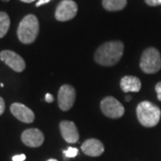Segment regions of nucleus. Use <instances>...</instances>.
Here are the masks:
<instances>
[{
    "mask_svg": "<svg viewBox=\"0 0 161 161\" xmlns=\"http://www.w3.org/2000/svg\"><path fill=\"white\" fill-rule=\"evenodd\" d=\"M0 59L14 71L21 73L25 69V62L17 53L11 50H3L0 52Z\"/></svg>",
    "mask_w": 161,
    "mask_h": 161,
    "instance_id": "nucleus-8",
    "label": "nucleus"
},
{
    "mask_svg": "<svg viewBox=\"0 0 161 161\" xmlns=\"http://www.w3.org/2000/svg\"><path fill=\"white\" fill-rule=\"evenodd\" d=\"M76 92L75 88L69 84H64L59 89L58 95V107L63 111L69 110L75 104Z\"/></svg>",
    "mask_w": 161,
    "mask_h": 161,
    "instance_id": "nucleus-7",
    "label": "nucleus"
},
{
    "mask_svg": "<svg viewBox=\"0 0 161 161\" xmlns=\"http://www.w3.org/2000/svg\"><path fill=\"white\" fill-rule=\"evenodd\" d=\"M40 31L39 20L34 14H28L23 18L17 29L19 40L23 44H31L37 39Z\"/></svg>",
    "mask_w": 161,
    "mask_h": 161,
    "instance_id": "nucleus-2",
    "label": "nucleus"
},
{
    "mask_svg": "<svg viewBox=\"0 0 161 161\" xmlns=\"http://www.w3.org/2000/svg\"><path fill=\"white\" fill-rule=\"evenodd\" d=\"M64 154L67 158H75V156L78 154V150L76 148H72L70 147L66 151H64Z\"/></svg>",
    "mask_w": 161,
    "mask_h": 161,
    "instance_id": "nucleus-16",
    "label": "nucleus"
},
{
    "mask_svg": "<svg viewBox=\"0 0 161 161\" xmlns=\"http://www.w3.org/2000/svg\"><path fill=\"white\" fill-rule=\"evenodd\" d=\"M120 87L124 92H138L142 89V82L135 76L126 75L121 79Z\"/></svg>",
    "mask_w": 161,
    "mask_h": 161,
    "instance_id": "nucleus-13",
    "label": "nucleus"
},
{
    "mask_svg": "<svg viewBox=\"0 0 161 161\" xmlns=\"http://www.w3.org/2000/svg\"><path fill=\"white\" fill-rule=\"evenodd\" d=\"M50 0H39L38 3L36 4V6H40L41 5H45L47 3H48Z\"/></svg>",
    "mask_w": 161,
    "mask_h": 161,
    "instance_id": "nucleus-22",
    "label": "nucleus"
},
{
    "mask_svg": "<svg viewBox=\"0 0 161 161\" xmlns=\"http://www.w3.org/2000/svg\"><path fill=\"white\" fill-rule=\"evenodd\" d=\"M124 54V44L119 40L102 44L94 55L95 61L103 66H112L119 62Z\"/></svg>",
    "mask_w": 161,
    "mask_h": 161,
    "instance_id": "nucleus-1",
    "label": "nucleus"
},
{
    "mask_svg": "<svg viewBox=\"0 0 161 161\" xmlns=\"http://www.w3.org/2000/svg\"><path fill=\"white\" fill-rule=\"evenodd\" d=\"M103 143L97 139H89L81 145V150L90 157H98L104 152Z\"/></svg>",
    "mask_w": 161,
    "mask_h": 161,
    "instance_id": "nucleus-12",
    "label": "nucleus"
},
{
    "mask_svg": "<svg viewBox=\"0 0 161 161\" xmlns=\"http://www.w3.org/2000/svg\"><path fill=\"white\" fill-rule=\"evenodd\" d=\"M22 2H24V3H31V2H33L35 0H21Z\"/></svg>",
    "mask_w": 161,
    "mask_h": 161,
    "instance_id": "nucleus-23",
    "label": "nucleus"
},
{
    "mask_svg": "<svg viewBox=\"0 0 161 161\" xmlns=\"http://www.w3.org/2000/svg\"><path fill=\"white\" fill-rule=\"evenodd\" d=\"M10 27V18L5 12H0V38H4Z\"/></svg>",
    "mask_w": 161,
    "mask_h": 161,
    "instance_id": "nucleus-15",
    "label": "nucleus"
},
{
    "mask_svg": "<svg viewBox=\"0 0 161 161\" xmlns=\"http://www.w3.org/2000/svg\"><path fill=\"white\" fill-rule=\"evenodd\" d=\"M26 158V156L24 154H20V155H15L13 157V161H24Z\"/></svg>",
    "mask_w": 161,
    "mask_h": 161,
    "instance_id": "nucleus-19",
    "label": "nucleus"
},
{
    "mask_svg": "<svg viewBox=\"0 0 161 161\" xmlns=\"http://www.w3.org/2000/svg\"><path fill=\"white\" fill-rule=\"evenodd\" d=\"M22 141L26 146L37 148L44 142V134L37 128H30L22 133Z\"/></svg>",
    "mask_w": 161,
    "mask_h": 161,
    "instance_id": "nucleus-9",
    "label": "nucleus"
},
{
    "mask_svg": "<svg viewBox=\"0 0 161 161\" xmlns=\"http://www.w3.org/2000/svg\"><path fill=\"white\" fill-rule=\"evenodd\" d=\"M2 1H4V2H8V1H10V0H2Z\"/></svg>",
    "mask_w": 161,
    "mask_h": 161,
    "instance_id": "nucleus-26",
    "label": "nucleus"
},
{
    "mask_svg": "<svg viewBox=\"0 0 161 161\" xmlns=\"http://www.w3.org/2000/svg\"><path fill=\"white\" fill-rule=\"evenodd\" d=\"M159 3H160V5H161V0H159Z\"/></svg>",
    "mask_w": 161,
    "mask_h": 161,
    "instance_id": "nucleus-27",
    "label": "nucleus"
},
{
    "mask_svg": "<svg viewBox=\"0 0 161 161\" xmlns=\"http://www.w3.org/2000/svg\"><path fill=\"white\" fill-rule=\"evenodd\" d=\"M127 0H103V7L108 11H119L126 6Z\"/></svg>",
    "mask_w": 161,
    "mask_h": 161,
    "instance_id": "nucleus-14",
    "label": "nucleus"
},
{
    "mask_svg": "<svg viewBox=\"0 0 161 161\" xmlns=\"http://www.w3.org/2000/svg\"><path fill=\"white\" fill-rule=\"evenodd\" d=\"M11 113L18 120L22 121L25 124H31L34 121L35 115L33 111L30 109L28 107L21 103H14L10 107Z\"/></svg>",
    "mask_w": 161,
    "mask_h": 161,
    "instance_id": "nucleus-10",
    "label": "nucleus"
},
{
    "mask_svg": "<svg viewBox=\"0 0 161 161\" xmlns=\"http://www.w3.org/2000/svg\"><path fill=\"white\" fill-rule=\"evenodd\" d=\"M47 161H58L57 159H54V158H51V159H48Z\"/></svg>",
    "mask_w": 161,
    "mask_h": 161,
    "instance_id": "nucleus-25",
    "label": "nucleus"
},
{
    "mask_svg": "<svg viewBox=\"0 0 161 161\" xmlns=\"http://www.w3.org/2000/svg\"><path fill=\"white\" fill-rule=\"evenodd\" d=\"M139 122L145 127H153L160 120L161 111L159 108L150 101H142L136 108Z\"/></svg>",
    "mask_w": 161,
    "mask_h": 161,
    "instance_id": "nucleus-3",
    "label": "nucleus"
},
{
    "mask_svg": "<svg viewBox=\"0 0 161 161\" xmlns=\"http://www.w3.org/2000/svg\"><path fill=\"white\" fill-rule=\"evenodd\" d=\"M45 99H46V101L47 102V103H51V102H53V100H54V98H53V96H52L51 94L47 93L46 97H45Z\"/></svg>",
    "mask_w": 161,
    "mask_h": 161,
    "instance_id": "nucleus-21",
    "label": "nucleus"
},
{
    "mask_svg": "<svg viewBox=\"0 0 161 161\" xmlns=\"http://www.w3.org/2000/svg\"><path fill=\"white\" fill-rule=\"evenodd\" d=\"M60 132L64 140L68 143H75L79 140L77 127L71 121H62L60 123Z\"/></svg>",
    "mask_w": 161,
    "mask_h": 161,
    "instance_id": "nucleus-11",
    "label": "nucleus"
},
{
    "mask_svg": "<svg viewBox=\"0 0 161 161\" xmlns=\"http://www.w3.org/2000/svg\"><path fill=\"white\" fill-rule=\"evenodd\" d=\"M156 92H157V97H158V99L161 101V81L157 83V85L155 87Z\"/></svg>",
    "mask_w": 161,
    "mask_h": 161,
    "instance_id": "nucleus-17",
    "label": "nucleus"
},
{
    "mask_svg": "<svg viewBox=\"0 0 161 161\" xmlns=\"http://www.w3.org/2000/svg\"><path fill=\"white\" fill-rule=\"evenodd\" d=\"M5 109H6V104H5V101H4L3 98L0 97V115L4 113Z\"/></svg>",
    "mask_w": 161,
    "mask_h": 161,
    "instance_id": "nucleus-20",
    "label": "nucleus"
},
{
    "mask_svg": "<svg viewBox=\"0 0 161 161\" xmlns=\"http://www.w3.org/2000/svg\"><path fill=\"white\" fill-rule=\"evenodd\" d=\"M78 11L77 4L73 0H62L57 6L55 17L59 22H66L75 17Z\"/></svg>",
    "mask_w": 161,
    "mask_h": 161,
    "instance_id": "nucleus-6",
    "label": "nucleus"
},
{
    "mask_svg": "<svg viewBox=\"0 0 161 161\" xmlns=\"http://www.w3.org/2000/svg\"><path fill=\"white\" fill-rule=\"evenodd\" d=\"M100 108L103 114L110 118H119L125 114V108L114 97H106L100 102Z\"/></svg>",
    "mask_w": 161,
    "mask_h": 161,
    "instance_id": "nucleus-5",
    "label": "nucleus"
},
{
    "mask_svg": "<svg viewBox=\"0 0 161 161\" xmlns=\"http://www.w3.org/2000/svg\"><path fill=\"white\" fill-rule=\"evenodd\" d=\"M131 98H132L131 96H126V97H125V100H126V101H130V100H131Z\"/></svg>",
    "mask_w": 161,
    "mask_h": 161,
    "instance_id": "nucleus-24",
    "label": "nucleus"
},
{
    "mask_svg": "<svg viewBox=\"0 0 161 161\" xmlns=\"http://www.w3.org/2000/svg\"><path fill=\"white\" fill-rule=\"evenodd\" d=\"M146 4L149 5L150 6H157L158 5H160L159 0H145Z\"/></svg>",
    "mask_w": 161,
    "mask_h": 161,
    "instance_id": "nucleus-18",
    "label": "nucleus"
},
{
    "mask_svg": "<svg viewBox=\"0 0 161 161\" xmlns=\"http://www.w3.org/2000/svg\"><path fill=\"white\" fill-rule=\"evenodd\" d=\"M140 67L145 74H156L161 69L160 53L155 47L145 49L140 61Z\"/></svg>",
    "mask_w": 161,
    "mask_h": 161,
    "instance_id": "nucleus-4",
    "label": "nucleus"
}]
</instances>
